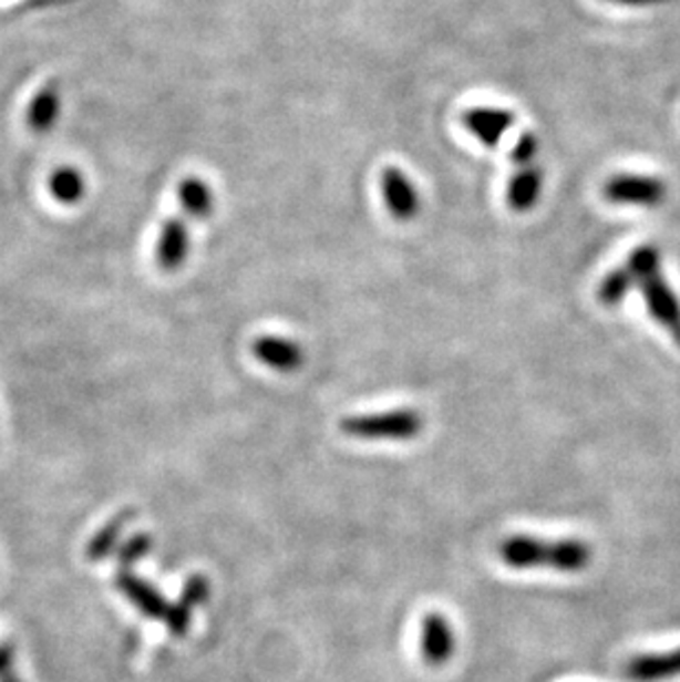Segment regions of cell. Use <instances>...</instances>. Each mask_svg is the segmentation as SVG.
<instances>
[{
  "label": "cell",
  "mask_w": 680,
  "mask_h": 682,
  "mask_svg": "<svg viewBox=\"0 0 680 682\" xmlns=\"http://www.w3.org/2000/svg\"><path fill=\"white\" fill-rule=\"evenodd\" d=\"M0 682H20V681H18V679H16V676H13L11 672H9V674H4V676L0 679Z\"/></svg>",
  "instance_id": "cell-24"
},
{
  "label": "cell",
  "mask_w": 680,
  "mask_h": 682,
  "mask_svg": "<svg viewBox=\"0 0 680 682\" xmlns=\"http://www.w3.org/2000/svg\"><path fill=\"white\" fill-rule=\"evenodd\" d=\"M628 270L635 277V281L650 279L661 272V252L655 246H641L637 248L628 259Z\"/></svg>",
  "instance_id": "cell-18"
},
{
  "label": "cell",
  "mask_w": 680,
  "mask_h": 682,
  "mask_svg": "<svg viewBox=\"0 0 680 682\" xmlns=\"http://www.w3.org/2000/svg\"><path fill=\"white\" fill-rule=\"evenodd\" d=\"M197 221L188 210L182 208L177 217H171L159 232L157 239V266L164 272H177L188 257L190 248V228L188 224Z\"/></svg>",
  "instance_id": "cell-4"
},
{
  "label": "cell",
  "mask_w": 680,
  "mask_h": 682,
  "mask_svg": "<svg viewBox=\"0 0 680 682\" xmlns=\"http://www.w3.org/2000/svg\"><path fill=\"white\" fill-rule=\"evenodd\" d=\"M58 115H60V89L58 84L51 82L33 95L27 111V124L35 133H47L55 124Z\"/></svg>",
  "instance_id": "cell-13"
},
{
  "label": "cell",
  "mask_w": 680,
  "mask_h": 682,
  "mask_svg": "<svg viewBox=\"0 0 680 682\" xmlns=\"http://www.w3.org/2000/svg\"><path fill=\"white\" fill-rule=\"evenodd\" d=\"M424 426V420L413 409H398L369 415H351L340 422V431L360 440H411Z\"/></svg>",
  "instance_id": "cell-2"
},
{
  "label": "cell",
  "mask_w": 680,
  "mask_h": 682,
  "mask_svg": "<svg viewBox=\"0 0 680 682\" xmlns=\"http://www.w3.org/2000/svg\"><path fill=\"white\" fill-rule=\"evenodd\" d=\"M208 595H210V583H208V579H206L204 575H195V577H190V579L186 581L184 592H182L177 606H182L186 612H193V608L206 603Z\"/></svg>",
  "instance_id": "cell-19"
},
{
  "label": "cell",
  "mask_w": 680,
  "mask_h": 682,
  "mask_svg": "<svg viewBox=\"0 0 680 682\" xmlns=\"http://www.w3.org/2000/svg\"><path fill=\"white\" fill-rule=\"evenodd\" d=\"M131 519H135V510H133V508H124V510L117 513L109 524H104V528H100V533L93 535V539L89 541V546H86V559H89V561H102V559H106V557L115 550V546H117V541H120V535H122L124 526H126Z\"/></svg>",
  "instance_id": "cell-15"
},
{
  "label": "cell",
  "mask_w": 680,
  "mask_h": 682,
  "mask_svg": "<svg viewBox=\"0 0 680 682\" xmlns=\"http://www.w3.org/2000/svg\"><path fill=\"white\" fill-rule=\"evenodd\" d=\"M668 186L659 177H648V175H615L606 186H604V197L610 204L619 206H641V208H655L666 202Z\"/></svg>",
  "instance_id": "cell-3"
},
{
  "label": "cell",
  "mask_w": 680,
  "mask_h": 682,
  "mask_svg": "<svg viewBox=\"0 0 680 682\" xmlns=\"http://www.w3.org/2000/svg\"><path fill=\"white\" fill-rule=\"evenodd\" d=\"M151 548H153V539H151L148 535H135V537H131V539L120 548V555H117L122 570L131 568V566L137 564L142 557H146V555L151 552Z\"/></svg>",
  "instance_id": "cell-20"
},
{
  "label": "cell",
  "mask_w": 680,
  "mask_h": 682,
  "mask_svg": "<svg viewBox=\"0 0 680 682\" xmlns=\"http://www.w3.org/2000/svg\"><path fill=\"white\" fill-rule=\"evenodd\" d=\"M537 155H539V140H537V135L522 133L517 144L513 146L511 162L515 164V168H522V166L537 164Z\"/></svg>",
  "instance_id": "cell-21"
},
{
  "label": "cell",
  "mask_w": 680,
  "mask_h": 682,
  "mask_svg": "<svg viewBox=\"0 0 680 682\" xmlns=\"http://www.w3.org/2000/svg\"><path fill=\"white\" fill-rule=\"evenodd\" d=\"M382 197L389 215L398 221H411L420 213V195L415 184L395 166H387L380 177Z\"/></svg>",
  "instance_id": "cell-5"
},
{
  "label": "cell",
  "mask_w": 680,
  "mask_h": 682,
  "mask_svg": "<svg viewBox=\"0 0 680 682\" xmlns=\"http://www.w3.org/2000/svg\"><path fill=\"white\" fill-rule=\"evenodd\" d=\"M641 290L648 303V310L657 323H661L672 339L680 344V303L677 294L670 290V286L663 281L661 272L643 279Z\"/></svg>",
  "instance_id": "cell-6"
},
{
  "label": "cell",
  "mask_w": 680,
  "mask_h": 682,
  "mask_svg": "<svg viewBox=\"0 0 680 682\" xmlns=\"http://www.w3.org/2000/svg\"><path fill=\"white\" fill-rule=\"evenodd\" d=\"M49 190L53 195V199H58L60 204H78L84 193H86V184H84V177L78 168H71V166H62L58 168L51 179H49Z\"/></svg>",
  "instance_id": "cell-16"
},
{
  "label": "cell",
  "mask_w": 680,
  "mask_h": 682,
  "mask_svg": "<svg viewBox=\"0 0 680 682\" xmlns=\"http://www.w3.org/2000/svg\"><path fill=\"white\" fill-rule=\"evenodd\" d=\"M115 588L148 619L155 621H166L171 606L164 601V597L146 581H142L140 577L122 570L115 577Z\"/></svg>",
  "instance_id": "cell-9"
},
{
  "label": "cell",
  "mask_w": 680,
  "mask_h": 682,
  "mask_svg": "<svg viewBox=\"0 0 680 682\" xmlns=\"http://www.w3.org/2000/svg\"><path fill=\"white\" fill-rule=\"evenodd\" d=\"M462 124L473 133L484 146L495 148L502 137L515 126V115L506 108H488L477 106L462 115Z\"/></svg>",
  "instance_id": "cell-7"
},
{
  "label": "cell",
  "mask_w": 680,
  "mask_h": 682,
  "mask_svg": "<svg viewBox=\"0 0 680 682\" xmlns=\"http://www.w3.org/2000/svg\"><path fill=\"white\" fill-rule=\"evenodd\" d=\"M177 199L179 208L188 210L197 221H204L213 215L215 197L210 186L199 177H186L177 186Z\"/></svg>",
  "instance_id": "cell-14"
},
{
  "label": "cell",
  "mask_w": 680,
  "mask_h": 682,
  "mask_svg": "<svg viewBox=\"0 0 680 682\" xmlns=\"http://www.w3.org/2000/svg\"><path fill=\"white\" fill-rule=\"evenodd\" d=\"M544 188V170L537 164L522 166L508 182V206L515 213H528L537 206Z\"/></svg>",
  "instance_id": "cell-12"
},
{
  "label": "cell",
  "mask_w": 680,
  "mask_h": 682,
  "mask_svg": "<svg viewBox=\"0 0 680 682\" xmlns=\"http://www.w3.org/2000/svg\"><path fill=\"white\" fill-rule=\"evenodd\" d=\"M420 645H422V657L429 665L440 668L446 661H451L455 650V637L446 617H442L440 612H431L424 617Z\"/></svg>",
  "instance_id": "cell-8"
},
{
  "label": "cell",
  "mask_w": 680,
  "mask_h": 682,
  "mask_svg": "<svg viewBox=\"0 0 680 682\" xmlns=\"http://www.w3.org/2000/svg\"><path fill=\"white\" fill-rule=\"evenodd\" d=\"M632 682H663L680 676V648L663 654H641L626 665Z\"/></svg>",
  "instance_id": "cell-11"
},
{
  "label": "cell",
  "mask_w": 680,
  "mask_h": 682,
  "mask_svg": "<svg viewBox=\"0 0 680 682\" xmlns=\"http://www.w3.org/2000/svg\"><path fill=\"white\" fill-rule=\"evenodd\" d=\"M635 286V277L630 275L628 268H619L612 270L599 286V301L606 308H617L624 303V299L628 297V292Z\"/></svg>",
  "instance_id": "cell-17"
},
{
  "label": "cell",
  "mask_w": 680,
  "mask_h": 682,
  "mask_svg": "<svg viewBox=\"0 0 680 682\" xmlns=\"http://www.w3.org/2000/svg\"><path fill=\"white\" fill-rule=\"evenodd\" d=\"M506 566L526 568H553L557 572H581L593 559V550L581 539H559L542 541L528 535L508 537L499 548Z\"/></svg>",
  "instance_id": "cell-1"
},
{
  "label": "cell",
  "mask_w": 680,
  "mask_h": 682,
  "mask_svg": "<svg viewBox=\"0 0 680 682\" xmlns=\"http://www.w3.org/2000/svg\"><path fill=\"white\" fill-rule=\"evenodd\" d=\"M13 665V648L9 643L0 645V679L11 672Z\"/></svg>",
  "instance_id": "cell-22"
},
{
  "label": "cell",
  "mask_w": 680,
  "mask_h": 682,
  "mask_svg": "<svg viewBox=\"0 0 680 682\" xmlns=\"http://www.w3.org/2000/svg\"><path fill=\"white\" fill-rule=\"evenodd\" d=\"M610 2H617V4H628V7H652V4L668 2V0H610Z\"/></svg>",
  "instance_id": "cell-23"
},
{
  "label": "cell",
  "mask_w": 680,
  "mask_h": 682,
  "mask_svg": "<svg viewBox=\"0 0 680 682\" xmlns=\"http://www.w3.org/2000/svg\"><path fill=\"white\" fill-rule=\"evenodd\" d=\"M253 353L264 364H268L270 369L281 371V373L297 371L306 360V353H303L299 342L281 339V337H270V334L259 337L257 341L253 342Z\"/></svg>",
  "instance_id": "cell-10"
}]
</instances>
